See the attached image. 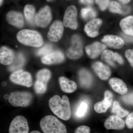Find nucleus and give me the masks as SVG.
<instances>
[{"mask_svg": "<svg viewBox=\"0 0 133 133\" xmlns=\"http://www.w3.org/2000/svg\"><path fill=\"white\" fill-rule=\"evenodd\" d=\"M49 106L51 111L59 118L67 121L70 118L71 112L69 98L63 95L62 98L55 95L49 101Z\"/></svg>", "mask_w": 133, "mask_h": 133, "instance_id": "1", "label": "nucleus"}, {"mask_svg": "<svg viewBox=\"0 0 133 133\" xmlns=\"http://www.w3.org/2000/svg\"><path fill=\"white\" fill-rule=\"evenodd\" d=\"M19 42L24 45L38 48L43 45V40L41 34L35 30L24 29L19 31L17 35Z\"/></svg>", "mask_w": 133, "mask_h": 133, "instance_id": "2", "label": "nucleus"}, {"mask_svg": "<svg viewBox=\"0 0 133 133\" xmlns=\"http://www.w3.org/2000/svg\"><path fill=\"white\" fill-rule=\"evenodd\" d=\"M40 127L44 133H66L64 124L52 115H48L41 119Z\"/></svg>", "mask_w": 133, "mask_h": 133, "instance_id": "3", "label": "nucleus"}, {"mask_svg": "<svg viewBox=\"0 0 133 133\" xmlns=\"http://www.w3.org/2000/svg\"><path fill=\"white\" fill-rule=\"evenodd\" d=\"M33 97L30 92H15L10 94L8 101L10 104L15 107H26L30 104Z\"/></svg>", "mask_w": 133, "mask_h": 133, "instance_id": "4", "label": "nucleus"}, {"mask_svg": "<svg viewBox=\"0 0 133 133\" xmlns=\"http://www.w3.org/2000/svg\"><path fill=\"white\" fill-rule=\"evenodd\" d=\"M66 55L71 59H78L83 54V44L79 36L74 35L71 38V45L66 52Z\"/></svg>", "mask_w": 133, "mask_h": 133, "instance_id": "5", "label": "nucleus"}, {"mask_svg": "<svg viewBox=\"0 0 133 133\" xmlns=\"http://www.w3.org/2000/svg\"><path fill=\"white\" fill-rule=\"evenodd\" d=\"M10 81L19 85L30 87L32 85L31 75L28 72L22 70L14 72L10 77Z\"/></svg>", "mask_w": 133, "mask_h": 133, "instance_id": "6", "label": "nucleus"}, {"mask_svg": "<svg viewBox=\"0 0 133 133\" xmlns=\"http://www.w3.org/2000/svg\"><path fill=\"white\" fill-rule=\"evenodd\" d=\"M29 131L28 123L24 116H17L10 123L9 133H29Z\"/></svg>", "mask_w": 133, "mask_h": 133, "instance_id": "7", "label": "nucleus"}, {"mask_svg": "<svg viewBox=\"0 0 133 133\" xmlns=\"http://www.w3.org/2000/svg\"><path fill=\"white\" fill-rule=\"evenodd\" d=\"M77 12L74 5L69 6L65 10L63 18V24L65 27L72 30L77 28Z\"/></svg>", "mask_w": 133, "mask_h": 133, "instance_id": "8", "label": "nucleus"}, {"mask_svg": "<svg viewBox=\"0 0 133 133\" xmlns=\"http://www.w3.org/2000/svg\"><path fill=\"white\" fill-rule=\"evenodd\" d=\"M52 20V15L50 8L48 6L42 8L36 14L35 22L37 26L44 28L50 24Z\"/></svg>", "mask_w": 133, "mask_h": 133, "instance_id": "9", "label": "nucleus"}, {"mask_svg": "<svg viewBox=\"0 0 133 133\" xmlns=\"http://www.w3.org/2000/svg\"><path fill=\"white\" fill-rule=\"evenodd\" d=\"M63 31V24L62 22L56 21L50 27L48 34V39L51 42H58L62 38Z\"/></svg>", "mask_w": 133, "mask_h": 133, "instance_id": "10", "label": "nucleus"}, {"mask_svg": "<svg viewBox=\"0 0 133 133\" xmlns=\"http://www.w3.org/2000/svg\"><path fill=\"white\" fill-rule=\"evenodd\" d=\"M104 97L103 101L96 103L94 105V110L98 113L106 112L111 105L113 97L112 94L110 91H106L105 92Z\"/></svg>", "mask_w": 133, "mask_h": 133, "instance_id": "11", "label": "nucleus"}, {"mask_svg": "<svg viewBox=\"0 0 133 133\" xmlns=\"http://www.w3.org/2000/svg\"><path fill=\"white\" fill-rule=\"evenodd\" d=\"M101 59L112 66H115L114 62L121 64L124 63L123 58L118 53L114 52L110 50H105L101 55Z\"/></svg>", "mask_w": 133, "mask_h": 133, "instance_id": "12", "label": "nucleus"}, {"mask_svg": "<svg viewBox=\"0 0 133 133\" xmlns=\"http://www.w3.org/2000/svg\"><path fill=\"white\" fill-rule=\"evenodd\" d=\"M64 59L63 54L59 51H56L43 57L41 61L44 64L51 65L62 63Z\"/></svg>", "mask_w": 133, "mask_h": 133, "instance_id": "13", "label": "nucleus"}, {"mask_svg": "<svg viewBox=\"0 0 133 133\" xmlns=\"http://www.w3.org/2000/svg\"><path fill=\"white\" fill-rule=\"evenodd\" d=\"M102 24L101 19H93L85 26V31L87 35L90 37H95L98 35L99 29Z\"/></svg>", "mask_w": 133, "mask_h": 133, "instance_id": "14", "label": "nucleus"}, {"mask_svg": "<svg viewBox=\"0 0 133 133\" xmlns=\"http://www.w3.org/2000/svg\"><path fill=\"white\" fill-rule=\"evenodd\" d=\"M104 127L108 129L121 130L125 127V122L119 116L112 115L105 121Z\"/></svg>", "mask_w": 133, "mask_h": 133, "instance_id": "15", "label": "nucleus"}, {"mask_svg": "<svg viewBox=\"0 0 133 133\" xmlns=\"http://www.w3.org/2000/svg\"><path fill=\"white\" fill-rule=\"evenodd\" d=\"M92 68L99 77L102 80H107L111 76V70L109 67L101 62L94 63L92 64Z\"/></svg>", "mask_w": 133, "mask_h": 133, "instance_id": "16", "label": "nucleus"}, {"mask_svg": "<svg viewBox=\"0 0 133 133\" xmlns=\"http://www.w3.org/2000/svg\"><path fill=\"white\" fill-rule=\"evenodd\" d=\"M7 21L10 24L18 28L24 25V19L21 14L16 11H10L6 15Z\"/></svg>", "mask_w": 133, "mask_h": 133, "instance_id": "17", "label": "nucleus"}, {"mask_svg": "<svg viewBox=\"0 0 133 133\" xmlns=\"http://www.w3.org/2000/svg\"><path fill=\"white\" fill-rule=\"evenodd\" d=\"M105 49L106 46L104 44L97 42L87 46L85 51L90 57L95 58L105 50Z\"/></svg>", "mask_w": 133, "mask_h": 133, "instance_id": "18", "label": "nucleus"}, {"mask_svg": "<svg viewBox=\"0 0 133 133\" xmlns=\"http://www.w3.org/2000/svg\"><path fill=\"white\" fill-rule=\"evenodd\" d=\"M102 41L108 46L114 49H120L124 44V41L122 38L118 36L111 35L105 36Z\"/></svg>", "mask_w": 133, "mask_h": 133, "instance_id": "19", "label": "nucleus"}, {"mask_svg": "<svg viewBox=\"0 0 133 133\" xmlns=\"http://www.w3.org/2000/svg\"><path fill=\"white\" fill-rule=\"evenodd\" d=\"M14 53L12 50L5 46L1 48L0 62L2 64L10 65L13 63L15 58Z\"/></svg>", "mask_w": 133, "mask_h": 133, "instance_id": "20", "label": "nucleus"}, {"mask_svg": "<svg viewBox=\"0 0 133 133\" xmlns=\"http://www.w3.org/2000/svg\"><path fill=\"white\" fill-rule=\"evenodd\" d=\"M109 83L113 90L121 95L126 94L128 91L127 85L121 79L113 78L109 80Z\"/></svg>", "mask_w": 133, "mask_h": 133, "instance_id": "21", "label": "nucleus"}, {"mask_svg": "<svg viewBox=\"0 0 133 133\" xmlns=\"http://www.w3.org/2000/svg\"><path fill=\"white\" fill-rule=\"evenodd\" d=\"M59 81L61 89L65 92L71 93L74 92L77 87V84L75 82L70 80L65 77H60Z\"/></svg>", "mask_w": 133, "mask_h": 133, "instance_id": "22", "label": "nucleus"}, {"mask_svg": "<svg viewBox=\"0 0 133 133\" xmlns=\"http://www.w3.org/2000/svg\"><path fill=\"white\" fill-rule=\"evenodd\" d=\"M120 26L125 34L133 36V16H131L122 19Z\"/></svg>", "mask_w": 133, "mask_h": 133, "instance_id": "23", "label": "nucleus"}, {"mask_svg": "<svg viewBox=\"0 0 133 133\" xmlns=\"http://www.w3.org/2000/svg\"><path fill=\"white\" fill-rule=\"evenodd\" d=\"M79 78L80 84L85 88H88L92 83V77L89 71L82 69L79 72Z\"/></svg>", "mask_w": 133, "mask_h": 133, "instance_id": "24", "label": "nucleus"}, {"mask_svg": "<svg viewBox=\"0 0 133 133\" xmlns=\"http://www.w3.org/2000/svg\"><path fill=\"white\" fill-rule=\"evenodd\" d=\"M25 62V58L23 55L22 53H18L15 56L13 63L9 66V70L15 71L20 70L24 65Z\"/></svg>", "mask_w": 133, "mask_h": 133, "instance_id": "25", "label": "nucleus"}, {"mask_svg": "<svg viewBox=\"0 0 133 133\" xmlns=\"http://www.w3.org/2000/svg\"><path fill=\"white\" fill-rule=\"evenodd\" d=\"M109 9L112 13L121 14H127L130 12V8L127 6L122 5L115 1H112L109 5Z\"/></svg>", "mask_w": 133, "mask_h": 133, "instance_id": "26", "label": "nucleus"}, {"mask_svg": "<svg viewBox=\"0 0 133 133\" xmlns=\"http://www.w3.org/2000/svg\"><path fill=\"white\" fill-rule=\"evenodd\" d=\"M24 15L25 18L29 23L33 25L35 20V8L32 5H27L24 8Z\"/></svg>", "mask_w": 133, "mask_h": 133, "instance_id": "27", "label": "nucleus"}, {"mask_svg": "<svg viewBox=\"0 0 133 133\" xmlns=\"http://www.w3.org/2000/svg\"><path fill=\"white\" fill-rule=\"evenodd\" d=\"M51 76L50 71L47 69L39 71L36 74L37 80L47 85Z\"/></svg>", "mask_w": 133, "mask_h": 133, "instance_id": "28", "label": "nucleus"}, {"mask_svg": "<svg viewBox=\"0 0 133 133\" xmlns=\"http://www.w3.org/2000/svg\"><path fill=\"white\" fill-rule=\"evenodd\" d=\"M88 105L85 101H81L79 104L75 112L76 117L79 118L84 117L88 111Z\"/></svg>", "mask_w": 133, "mask_h": 133, "instance_id": "29", "label": "nucleus"}, {"mask_svg": "<svg viewBox=\"0 0 133 133\" xmlns=\"http://www.w3.org/2000/svg\"><path fill=\"white\" fill-rule=\"evenodd\" d=\"M112 112L120 118L125 117L129 114L128 111L122 109L118 102L116 101H115L114 103Z\"/></svg>", "mask_w": 133, "mask_h": 133, "instance_id": "30", "label": "nucleus"}, {"mask_svg": "<svg viewBox=\"0 0 133 133\" xmlns=\"http://www.w3.org/2000/svg\"><path fill=\"white\" fill-rule=\"evenodd\" d=\"M96 12L95 10L91 7L83 8L81 10V16L82 18L85 20L91 19L96 16Z\"/></svg>", "mask_w": 133, "mask_h": 133, "instance_id": "31", "label": "nucleus"}, {"mask_svg": "<svg viewBox=\"0 0 133 133\" xmlns=\"http://www.w3.org/2000/svg\"><path fill=\"white\" fill-rule=\"evenodd\" d=\"M34 88L36 93L43 94L46 91L47 85L37 80L34 85Z\"/></svg>", "mask_w": 133, "mask_h": 133, "instance_id": "32", "label": "nucleus"}, {"mask_svg": "<svg viewBox=\"0 0 133 133\" xmlns=\"http://www.w3.org/2000/svg\"><path fill=\"white\" fill-rule=\"evenodd\" d=\"M52 45L50 44H45L37 52V54L39 56H44L52 52Z\"/></svg>", "mask_w": 133, "mask_h": 133, "instance_id": "33", "label": "nucleus"}, {"mask_svg": "<svg viewBox=\"0 0 133 133\" xmlns=\"http://www.w3.org/2000/svg\"><path fill=\"white\" fill-rule=\"evenodd\" d=\"M122 99L125 103L133 105V92L128 93L122 97Z\"/></svg>", "mask_w": 133, "mask_h": 133, "instance_id": "34", "label": "nucleus"}, {"mask_svg": "<svg viewBox=\"0 0 133 133\" xmlns=\"http://www.w3.org/2000/svg\"><path fill=\"white\" fill-rule=\"evenodd\" d=\"M96 3L98 5L100 9L102 10L106 9L109 4V0H95Z\"/></svg>", "mask_w": 133, "mask_h": 133, "instance_id": "35", "label": "nucleus"}, {"mask_svg": "<svg viewBox=\"0 0 133 133\" xmlns=\"http://www.w3.org/2000/svg\"><path fill=\"white\" fill-rule=\"evenodd\" d=\"M90 129L88 126L82 125L77 128L75 131V133H90Z\"/></svg>", "mask_w": 133, "mask_h": 133, "instance_id": "36", "label": "nucleus"}, {"mask_svg": "<svg viewBox=\"0 0 133 133\" xmlns=\"http://www.w3.org/2000/svg\"><path fill=\"white\" fill-rule=\"evenodd\" d=\"M125 56L129 64L133 68V50H127L125 52Z\"/></svg>", "mask_w": 133, "mask_h": 133, "instance_id": "37", "label": "nucleus"}, {"mask_svg": "<svg viewBox=\"0 0 133 133\" xmlns=\"http://www.w3.org/2000/svg\"><path fill=\"white\" fill-rule=\"evenodd\" d=\"M125 123L128 128H133V112L129 115L126 119Z\"/></svg>", "mask_w": 133, "mask_h": 133, "instance_id": "38", "label": "nucleus"}, {"mask_svg": "<svg viewBox=\"0 0 133 133\" xmlns=\"http://www.w3.org/2000/svg\"><path fill=\"white\" fill-rule=\"evenodd\" d=\"M122 36L124 38L127 42H133V36H129L126 34H122Z\"/></svg>", "mask_w": 133, "mask_h": 133, "instance_id": "39", "label": "nucleus"}, {"mask_svg": "<svg viewBox=\"0 0 133 133\" xmlns=\"http://www.w3.org/2000/svg\"><path fill=\"white\" fill-rule=\"evenodd\" d=\"M119 1L123 4H126L129 2L131 0H119Z\"/></svg>", "mask_w": 133, "mask_h": 133, "instance_id": "40", "label": "nucleus"}, {"mask_svg": "<svg viewBox=\"0 0 133 133\" xmlns=\"http://www.w3.org/2000/svg\"><path fill=\"white\" fill-rule=\"evenodd\" d=\"M94 0H86V4L91 5L93 3Z\"/></svg>", "mask_w": 133, "mask_h": 133, "instance_id": "41", "label": "nucleus"}, {"mask_svg": "<svg viewBox=\"0 0 133 133\" xmlns=\"http://www.w3.org/2000/svg\"><path fill=\"white\" fill-rule=\"evenodd\" d=\"M10 96H9L7 94H6L4 96V98L6 99H9Z\"/></svg>", "mask_w": 133, "mask_h": 133, "instance_id": "42", "label": "nucleus"}, {"mask_svg": "<svg viewBox=\"0 0 133 133\" xmlns=\"http://www.w3.org/2000/svg\"><path fill=\"white\" fill-rule=\"evenodd\" d=\"M79 1L83 4H86V0H79Z\"/></svg>", "mask_w": 133, "mask_h": 133, "instance_id": "43", "label": "nucleus"}, {"mask_svg": "<svg viewBox=\"0 0 133 133\" xmlns=\"http://www.w3.org/2000/svg\"><path fill=\"white\" fill-rule=\"evenodd\" d=\"M30 133H41L40 132H39V131H31V132Z\"/></svg>", "mask_w": 133, "mask_h": 133, "instance_id": "44", "label": "nucleus"}, {"mask_svg": "<svg viewBox=\"0 0 133 133\" xmlns=\"http://www.w3.org/2000/svg\"><path fill=\"white\" fill-rule=\"evenodd\" d=\"M52 1H53V0H47V1L48 2Z\"/></svg>", "mask_w": 133, "mask_h": 133, "instance_id": "45", "label": "nucleus"}, {"mask_svg": "<svg viewBox=\"0 0 133 133\" xmlns=\"http://www.w3.org/2000/svg\"><path fill=\"white\" fill-rule=\"evenodd\" d=\"M3 0H1V5L2 3Z\"/></svg>", "mask_w": 133, "mask_h": 133, "instance_id": "46", "label": "nucleus"}]
</instances>
